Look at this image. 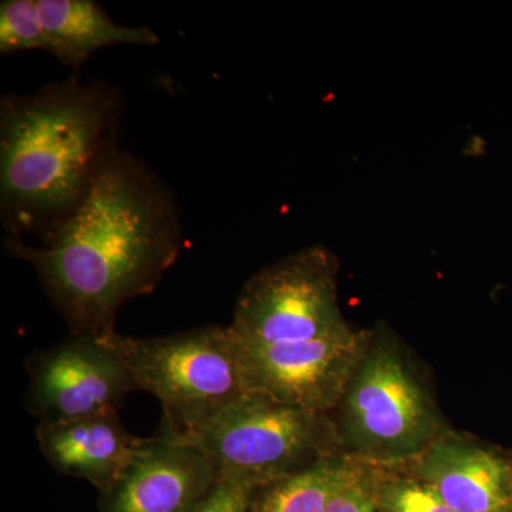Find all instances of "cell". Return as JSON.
<instances>
[{
    "mask_svg": "<svg viewBox=\"0 0 512 512\" xmlns=\"http://www.w3.org/2000/svg\"><path fill=\"white\" fill-rule=\"evenodd\" d=\"M326 512H380L372 485V466L356 458L339 457Z\"/></svg>",
    "mask_w": 512,
    "mask_h": 512,
    "instance_id": "obj_16",
    "label": "cell"
},
{
    "mask_svg": "<svg viewBox=\"0 0 512 512\" xmlns=\"http://www.w3.org/2000/svg\"><path fill=\"white\" fill-rule=\"evenodd\" d=\"M47 52L64 66L79 69L107 46H154L157 33L147 26H123L94 0H37Z\"/></svg>",
    "mask_w": 512,
    "mask_h": 512,
    "instance_id": "obj_12",
    "label": "cell"
},
{
    "mask_svg": "<svg viewBox=\"0 0 512 512\" xmlns=\"http://www.w3.org/2000/svg\"><path fill=\"white\" fill-rule=\"evenodd\" d=\"M119 87L76 76L0 99V217L46 241L79 210L119 146Z\"/></svg>",
    "mask_w": 512,
    "mask_h": 512,
    "instance_id": "obj_2",
    "label": "cell"
},
{
    "mask_svg": "<svg viewBox=\"0 0 512 512\" xmlns=\"http://www.w3.org/2000/svg\"><path fill=\"white\" fill-rule=\"evenodd\" d=\"M120 353L138 390L160 400L161 433L188 440L222 410L251 393L241 349L218 325L158 338L106 336Z\"/></svg>",
    "mask_w": 512,
    "mask_h": 512,
    "instance_id": "obj_3",
    "label": "cell"
},
{
    "mask_svg": "<svg viewBox=\"0 0 512 512\" xmlns=\"http://www.w3.org/2000/svg\"><path fill=\"white\" fill-rule=\"evenodd\" d=\"M372 466L373 494L380 512H454L431 485L413 476Z\"/></svg>",
    "mask_w": 512,
    "mask_h": 512,
    "instance_id": "obj_14",
    "label": "cell"
},
{
    "mask_svg": "<svg viewBox=\"0 0 512 512\" xmlns=\"http://www.w3.org/2000/svg\"><path fill=\"white\" fill-rule=\"evenodd\" d=\"M218 480L197 444L160 433L141 439L116 480L99 491V512H192Z\"/></svg>",
    "mask_w": 512,
    "mask_h": 512,
    "instance_id": "obj_9",
    "label": "cell"
},
{
    "mask_svg": "<svg viewBox=\"0 0 512 512\" xmlns=\"http://www.w3.org/2000/svg\"><path fill=\"white\" fill-rule=\"evenodd\" d=\"M336 409L333 426L349 457L373 466L410 463L446 434L429 394L383 336H370Z\"/></svg>",
    "mask_w": 512,
    "mask_h": 512,
    "instance_id": "obj_4",
    "label": "cell"
},
{
    "mask_svg": "<svg viewBox=\"0 0 512 512\" xmlns=\"http://www.w3.org/2000/svg\"><path fill=\"white\" fill-rule=\"evenodd\" d=\"M409 464L454 512H512V463L497 451L443 434Z\"/></svg>",
    "mask_w": 512,
    "mask_h": 512,
    "instance_id": "obj_10",
    "label": "cell"
},
{
    "mask_svg": "<svg viewBox=\"0 0 512 512\" xmlns=\"http://www.w3.org/2000/svg\"><path fill=\"white\" fill-rule=\"evenodd\" d=\"M36 440L57 473L89 481L99 491L116 480L141 441L128 433L119 412L39 423Z\"/></svg>",
    "mask_w": 512,
    "mask_h": 512,
    "instance_id": "obj_11",
    "label": "cell"
},
{
    "mask_svg": "<svg viewBox=\"0 0 512 512\" xmlns=\"http://www.w3.org/2000/svg\"><path fill=\"white\" fill-rule=\"evenodd\" d=\"M204 451L220 478L252 488L272 483L335 454L328 414L251 392L188 439Z\"/></svg>",
    "mask_w": 512,
    "mask_h": 512,
    "instance_id": "obj_5",
    "label": "cell"
},
{
    "mask_svg": "<svg viewBox=\"0 0 512 512\" xmlns=\"http://www.w3.org/2000/svg\"><path fill=\"white\" fill-rule=\"evenodd\" d=\"M254 490L239 481L220 478L210 495L192 512H252Z\"/></svg>",
    "mask_w": 512,
    "mask_h": 512,
    "instance_id": "obj_17",
    "label": "cell"
},
{
    "mask_svg": "<svg viewBox=\"0 0 512 512\" xmlns=\"http://www.w3.org/2000/svg\"><path fill=\"white\" fill-rule=\"evenodd\" d=\"M369 338L365 332L348 328L323 338L279 345L235 340L252 392L328 414L342 400Z\"/></svg>",
    "mask_w": 512,
    "mask_h": 512,
    "instance_id": "obj_8",
    "label": "cell"
},
{
    "mask_svg": "<svg viewBox=\"0 0 512 512\" xmlns=\"http://www.w3.org/2000/svg\"><path fill=\"white\" fill-rule=\"evenodd\" d=\"M26 410L39 423H60L120 412L137 392L123 357L106 338L70 336L26 359Z\"/></svg>",
    "mask_w": 512,
    "mask_h": 512,
    "instance_id": "obj_7",
    "label": "cell"
},
{
    "mask_svg": "<svg viewBox=\"0 0 512 512\" xmlns=\"http://www.w3.org/2000/svg\"><path fill=\"white\" fill-rule=\"evenodd\" d=\"M47 50L37 0H3L0 3V53Z\"/></svg>",
    "mask_w": 512,
    "mask_h": 512,
    "instance_id": "obj_15",
    "label": "cell"
},
{
    "mask_svg": "<svg viewBox=\"0 0 512 512\" xmlns=\"http://www.w3.org/2000/svg\"><path fill=\"white\" fill-rule=\"evenodd\" d=\"M348 328L339 308L338 262L319 245L251 276L228 326L239 342L258 345L305 342Z\"/></svg>",
    "mask_w": 512,
    "mask_h": 512,
    "instance_id": "obj_6",
    "label": "cell"
},
{
    "mask_svg": "<svg viewBox=\"0 0 512 512\" xmlns=\"http://www.w3.org/2000/svg\"><path fill=\"white\" fill-rule=\"evenodd\" d=\"M6 252L32 265L74 336L116 332L121 306L156 291L183 249L173 192L121 148L92 191L40 247L8 235Z\"/></svg>",
    "mask_w": 512,
    "mask_h": 512,
    "instance_id": "obj_1",
    "label": "cell"
},
{
    "mask_svg": "<svg viewBox=\"0 0 512 512\" xmlns=\"http://www.w3.org/2000/svg\"><path fill=\"white\" fill-rule=\"evenodd\" d=\"M339 456L320 458L312 466L255 488L252 512H326Z\"/></svg>",
    "mask_w": 512,
    "mask_h": 512,
    "instance_id": "obj_13",
    "label": "cell"
}]
</instances>
